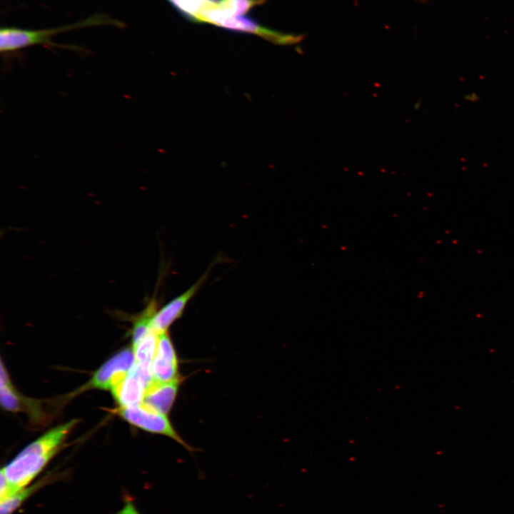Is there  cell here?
<instances>
[{"label":"cell","mask_w":514,"mask_h":514,"mask_svg":"<svg viewBox=\"0 0 514 514\" xmlns=\"http://www.w3.org/2000/svg\"><path fill=\"white\" fill-rule=\"evenodd\" d=\"M76 423V420H72L49 430L1 469V473L15 492L28 486L44 469Z\"/></svg>","instance_id":"obj_1"},{"label":"cell","mask_w":514,"mask_h":514,"mask_svg":"<svg viewBox=\"0 0 514 514\" xmlns=\"http://www.w3.org/2000/svg\"><path fill=\"white\" fill-rule=\"evenodd\" d=\"M147 385L134 368L111 390L120 407H128L141 404Z\"/></svg>","instance_id":"obj_7"},{"label":"cell","mask_w":514,"mask_h":514,"mask_svg":"<svg viewBox=\"0 0 514 514\" xmlns=\"http://www.w3.org/2000/svg\"><path fill=\"white\" fill-rule=\"evenodd\" d=\"M52 31L2 29L0 31L1 52L14 51L34 44L47 43Z\"/></svg>","instance_id":"obj_9"},{"label":"cell","mask_w":514,"mask_h":514,"mask_svg":"<svg viewBox=\"0 0 514 514\" xmlns=\"http://www.w3.org/2000/svg\"><path fill=\"white\" fill-rule=\"evenodd\" d=\"M116 514H140L133 503L130 500H126L124 506Z\"/></svg>","instance_id":"obj_14"},{"label":"cell","mask_w":514,"mask_h":514,"mask_svg":"<svg viewBox=\"0 0 514 514\" xmlns=\"http://www.w3.org/2000/svg\"><path fill=\"white\" fill-rule=\"evenodd\" d=\"M183 16L200 23L202 14L216 5L218 0H168Z\"/></svg>","instance_id":"obj_11"},{"label":"cell","mask_w":514,"mask_h":514,"mask_svg":"<svg viewBox=\"0 0 514 514\" xmlns=\"http://www.w3.org/2000/svg\"><path fill=\"white\" fill-rule=\"evenodd\" d=\"M151 373L153 381L157 383L169 381L178 377V359L167 332L158 335Z\"/></svg>","instance_id":"obj_6"},{"label":"cell","mask_w":514,"mask_h":514,"mask_svg":"<svg viewBox=\"0 0 514 514\" xmlns=\"http://www.w3.org/2000/svg\"><path fill=\"white\" fill-rule=\"evenodd\" d=\"M419 1H425V0H419Z\"/></svg>","instance_id":"obj_16"},{"label":"cell","mask_w":514,"mask_h":514,"mask_svg":"<svg viewBox=\"0 0 514 514\" xmlns=\"http://www.w3.org/2000/svg\"><path fill=\"white\" fill-rule=\"evenodd\" d=\"M39 487H40L39 483L29 487L26 486L0 500V514H12Z\"/></svg>","instance_id":"obj_13"},{"label":"cell","mask_w":514,"mask_h":514,"mask_svg":"<svg viewBox=\"0 0 514 514\" xmlns=\"http://www.w3.org/2000/svg\"><path fill=\"white\" fill-rule=\"evenodd\" d=\"M463 98L466 101L471 103H475L480 99V96L476 92L468 93L463 96Z\"/></svg>","instance_id":"obj_15"},{"label":"cell","mask_w":514,"mask_h":514,"mask_svg":"<svg viewBox=\"0 0 514 514\" xmlns=\"http://www.w3.org/2000/svg\"><path fill=\"white\" fill-rule=\"evenodd\" d=\"M0 397L2 408L9 411H19L24 410V405L29 408L34 404H31L33 400H24L14 389L3 363H1Z\"/></svg>","instance_id":"obj_10"},{"label":"cell","mask_w":514,"mask_h":514,"mask_svg":"<svg viewBox=\"0 0 514 514\" xmlns=\"http://www.w3.org/2000/svg\"><path fill=\"white\" fill-rule=\"evenodd\" d=\"M116 413L126 421L141 429L168 436L186 448L190 449L189 445L174 430L166 414L156 411L143 403L120 407L116 410Z\"/></svg>","instance_id":"obj_3"},{"label":"cell","mask_w":514,"mask_h":514,"mask_svg":"<svg viewBox=\"0 0 514 514\" xmlns=\"http://www.w3.org/2000/svg\"><path fill=\"white\" fill-rule=\"evenodd\" d=\"M201 23L211 24L235 31L255 34L281 45L294 44L303 39L302 35L285 34L268 29L249 18L226 15L216 6V4L203 14Z\"/></svg>","instance_id":"obj_2"},{"label":"cell","mask_w":514,"mask_h":514,"mask_svg":"<svg viewBox=\"0 0 514 514\" xmlns=\"http://www.w3.org/2000/svg\"><path fill=\"white\" fill-rule=\"evenodd\" d=\"M180 383L178 377L162 383L152 381L146 390L142 403L166 415L175 401Z\"/></svg>","instance_id":"obj_8"},{"label":"cell","mask_w":514,"mask_h":514,"mask_svg":"<svg viewBox=\"0 0 514 514\" xmlns=\"http://www.w3.org/2000/svg\"><path fill=\"white\" fill-rule=\"evenodd\" d=\"M266 1V0H218L216 6L226 15L240 16Z\"/></svg>","instance_id":"obj_12"},{"label":"cell","mask_w":514,"mask_h":514,"mask_svg":"<svg viewBox=\"0 0 514 514\" xmlns=\"http://www.w3.org/2000/svg\"><path fill=\"white\" fill-rule=\"evenodd\" d=\"M134 363L135 356L132 348L123 349L95 372L89 386L92 388L111 390L130 372Z\"/></svg>","instance_id":"obj_4"},{"label":"cell","mask_w":514,"mask_h":514,"mask_svg":"<svg viewBox=\"0 0 514 514\" xmlns=\"http://www.w3.org/2000/svg\"><path fill=\"white\" fill-rule=\"evenodd\" d=\"M211 268L188 289L173 298L155 313L151 323V330L157 334L166 332L169 326L179 318L190 300L206 281Z\"/></svg>","instance_id":"obj_5"}]
</instances>
